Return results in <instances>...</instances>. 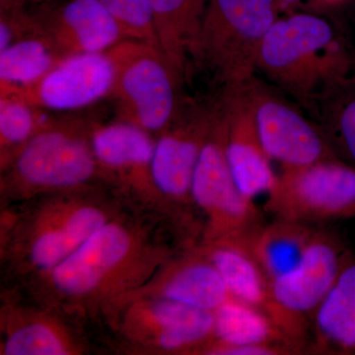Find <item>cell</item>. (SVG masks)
I'll return each mask as SVG.
<instances>
[{
    "mask_svg": "<svg viewBox=\"0 0 355 355\" xmlns=\"http://www.w3.org/2000/svg\"><path fill=\"white\" fill-rule=\"evenodd\" d=\"M173 230L164 217L128 207L60 265L23 284L24 294L73 320H105L181 250L167 241Z\"/></svg>",
    "mask_w": 355,
    "mask_h": 355,
    "instance_id": "cell-1",
    "label": "cell"
},
{
    "mask_svg": "<svg viewBox=\"0 0 355 355\" xmlns=\"http://www.w3.org/2000/svg\"><path fill=\"white\" fill-rule=\"evenodd\" d=\"M128 207H132L108 186L51 193L2 207L4 272L23 284L50 272Z\"/></svg>",
    "mask_w": 355,
    "mask_h": 355,
    "instance_id": "cell-2",
    "label": "cell"
},
{
    "mask_svg": "<svg viewBox=\"0 0 355 355\" xmlns=\"http://www.w3.org/2000/svg\"><path fill=\"white\" fill-rule=\"evenodd\" d=\"M258 69L309 110L355 72L343 32L328 18L301 11L275 21L261 44Z\"/></svg>",
    "mask_w": 355,
    "mask_h": 355,
    "instance_id": "cell-3",
    "label": "cell"
},
{
    "mask_svg": "<svg viewBox=\"0 0 355 355\" xmlns=\"http://www.w3.org/2000/svg\"><path fill=\"white\" fill-rule=\"evenodd\" d=\"M93 123L73 114L50 116L0 170L1 209L51 193L95 186L112 188L93 151Z\"/></svg>",
    "mask_w": 355,
    "mask_h": 355,
    "instance_id": "cell-4",
    "label": "cell"
},
{
    "mask_svg": "<svg viewBox=\"0 0 355 355\" xmlns=\"http://www.w3.org/2000/svg\"><path fill=\"white\" fill-rule=\"evenodd\" d=\"M279 14L275 0H209L193 64L209 71L220 88L249 83Z\"/></svg>",
    "mask_w": 355,
    "mask_h": 355,
    "instance_id": "cell-5",
    "label": "cell"
},
{
    "mask_svg": "<svg viewBox=\"0 0 355 355\" xmlns=\"http://www.w3.org/2000/svg\"><path fill=\"white\" fill-rule=\"evenodd\" d=\"M114 65L116 120L157 137L171 123L184 96V79L157 46L125 40L108 51Z\"/></svg>",
    "mask_w": 355,
    "mask_h": 355,
    "instance_id": "cell-6",
    "label": "cell"
},
{
    "mask_svg": "<svg viewBox=\"0 0 355 355\" xmlns=\"http://www.w3.org/2000/svg\"><path fill=\"white\" fill-rule=\"evenodd\" d=\"M216 121L214 99L184 97L171 123L156 137L153 175L180 232L198 239L202 224L191 200V182Z\"/></svg>",
    "mask_w": 355,
    "mask_h": 355,
    "instance_id": "cell-7",
    "label": "cell"
},
{
    "mask_svg": "<svg viewBox=\"0 0 355 355\" xmlns=\"http://www.w3.org/2000/svg\"><path fill=\"white\" fill-rule=\"evenodd\" d=\"M214 106V128L203 146L191 182V200L202 223L198 243H226L245 248L265 221L253 200L242 195L233 179L224 153L216 100Z\"/></svg>",
    "mask_w": 355,
    "mask_h": 355,
    "instance_id": "cell-8",
    "label": "cell"
},
{
    "mask_svg": "<svg viewBox=\"0 0 355 355\" xmlns=\"http://www.w3.org/2000/svg\"><path fill=\"white\" fill-rule=\"evenodd\" d=\"M128 349L198 355L214 340V313L154 297H130L105 319Z\"/></svg>",
    "mask_w": 355,
    "mask_h": 355,
    "instance_id": "cell-9",
    "label": "cell"
},
{
    "mask_svg": "<svg viewBox=\"0 0 355 355\" xmlns=\"http://www.w3.org/2000/svg\"><path fill=\"white\" fill-rule=\"evenodd\" d=\"M266 209L275 218L311 225L355 218V167L331 158L284 169L268 193Z\"/></svg>",
    "mask_w": 355,
    "mask_h": 355,
    "instance_id": "cell-10",
    "label": "cell"
},
{
    "mask_svg": "<svg viewBox=\"0 0 355 355\" xmlns=\"http://www.w3.org/2000/svg\"><path fill=\"white\" fill-rule=\"evenodd\" d=\"M354 257L342 238L317 227L298 265L270 284V295L292 340L307 354L311 318Z\"/></svg>",
    "mask_w": 355,
    "mask_h": 355,
    "instance_id": "cell-11",
    "label": "cell"
},
{
    "mask_svg": "<svg viewBox=\"0 0 355 355\" xmlns=\"http://www.w3.org/2000/svg\"><path fill=\"white\" fill-rule=\"evenodd\" d=\"M156 137L123 121L93 123L91 144L108 183L135 209L158 214L178 229L156 189L153 160Z\"/></svg>",
    "mask_w": 355,
    "mask_h": 355,
    "instance_id": "cell-12",
    "label": "cell"
},
{
    "mask_svg": "<svg viewBox=\"0 0 355 355\" xmlns=\"http://www.w3.org/2000/svg\"><path fill=\"white\" fill-rule=\"evenodd\" d=\"M257 130L266 153L284 169L338 158L317 123L254 77L249 83Z\"/></svg>",
    "mask_w": 355,
    "mask_h": 355,
    "instance_id": "cell-13",
    "label": "cell"
},
{
    "mask_svg": "<svg viewBox=\"0 0 355 355\" xmlns=\"http://www.w3.org/2000/svg\"><path fill=\"white\" fill-rule=\"evenodd\" d=\"M62 311L8 292L0 309V354L80 355L88 343Z\"/></svg>",
    "mask_w": 355,
    "mask_h": 355,
    "instance_id": "cell-14",
    "label": "cell"
},
{
    "mask_svg": "<svg viewBox=\"0 0 355 355\" xmlns=\"http://www.w3.org/2000/svg\"><path fill=\"white\" fill-rule=\"evenodd\" d=\"M249 83L239 87L220 88L214 100L229 169L242 195L254 202L261 193L272 191L277 176L259 137Z\"/></svg>",
    "mask_w": 355,
    "mask_h": 355,
    "instance_id": "cell-15",
    "label": "cell"
},
{
    "mask_svg": "<svg viewBox=\"0 0 355 355\" xmlns=\"http://www.w3.org/2000/svg\"><path fill=\"white\" fill-rule=\"evenodd\" d=\"M114 83V62L105 51L71 55L37 83L0 87V93L17 96L42 110L72 112L110 97Z\"/></svg>",
    "mask_w": 355,
    "mask_h": 355,
    "instance_id": "cell-16",
    "label": "cell"
},
{
    "mask_svg": "<svg viewBox=\"0 0 355 355\" xmlns=\"http://www.w3.org/2000/svg\"><path fill=\"white\" fill-rule=\"evenodd\" d=\"M33 32L64 57L105 53L128 40L99 0H51L30 11Z\"/></svg>",
    "mask_w": 355,
    "mask_h": 355,
    "instance_id": "cell-17",
    "label": "cell"
},
{
    "mask_svg": "<svg viewBox=\"0 0 355 355\" xmlns=\"http://www.w3.org/2000/svg\"><path fill=\"white\" fill-rule=\"evenodd\" d=\"M130 297L168 299L209 312L233 298L216 266L195 246L178 251L153 279L123 300Z\"/></svg>",
    "mask_w": 355,
    "mask_h": 355,
    "instance_id": "cell-18",
    "label": "cell"
},
{
    "mask_svg": "<svg viewBox=\"0 0 355 355\" xmlns=\"http://www.w3.org/2000/svg\"><path fill=\"white\" fill-rule=\"evenodd\" d=\"M307 354H355V257L310 320Z\"/></svg>",
    "mask_w": 355,
    "mask_h": 355,
    "instance_id": "cell-19",
    "label": "cell"
},
{
    "mask_svg": "<svg viewBox=\"0 0 355 355\" xmlns=\"http://www.w3.org/2000/svg\"><path fill=\"white\" fill-rule=\"evenodd\" d=\"M195 247L216 266L233 298L263 311L288 336L284 318L270 295V282L244 248L226 243H198Z\"/></svg>",
    "mask_w": 355,
    "mask_h": 355,
    "instance_id": "cell-20",
    "label": "cell"
},
{
    "mask_svg": "<svg viewBox=\"0 0 355 355\" xmlns=\"http://www.w3.org/2000/svg\"><path fill=\"white\" fill-rule=\"evenodd\" d=\"M209 0H150L159 48L186 79Z\"/></svg>",
    "mask_w": 355,
    "mask_h": 355,
    "instance_id": "cell-21",
    "label": "cell"
},
{
    "mask_svg": "<svg viewBox=\"0 0 355 355\" xmlns=\"http://www.w3.org/2000/svg\"><path fill=\"white\" fill-rule=\"evenodd\" d=\"M316 229L311 224L275 218L272 223L265 222L244 249L270 284L298 265Z\"/></svg>",
    "mask_w": 355,
    "mask_h": 355,
    "instance_id": "cell-22",
    "label": "cell"
},
{
    "mask_svg": "<svg viewBox=\"0 0 355 355\" xmlns=\"http://www.w3.org/2000/svg\"><path fill=\"white\" fill-rule=\"evenodd\" d=\"M214 313V340L225 345H284L302 349L263 311L231 298Z\"/></svg>",
    "mask_w": 355,
    "mask_h": 355,
    "instance_id": "cell-23",
    "label": "cell"
},
{
    "mask_svg": "<svg viewBox=\"0 0 355 355\" xmlns=\"http://www.w3.org/2000/svg\"><path fill=\"white\" fill-rule=\"evenodd\" d=\"M310 111L336 156L355 167V72L327 91Z\"/></svg>",
    "mask_w": 355,
    "mask_h": 355,
    "instance_id": "cell-24",
    "label": "cell"
},
{
    "mask_svg": "<svg viewBox=\"0 0 355 355\" xmlns=\"http://www.w3.org/2000/svg\"><path fill=\"white\" fill-rule=\"evenodd\" d=\"M65 58L46 37L28 35L0 51V87L31 85Z\"/></svg>",
    "mask_w": 355,
    "mask_h": 355,
    "instance_id": "cell-25",
    "label": "cell"
},
{
    "mask_svg": "<svg viewBox=\"0 0 355 355\" xmlns=\"http://www.w3.org/2000/svg\"><path fill=\"white\" fill-rule=\"evenodd\" d=\"M17 96L0 93V170L43 128L50 116Z\"/></svg>",
    "mask_w": 355,
    "mask_h": 355,
    "instance_id": "cell-26",
    "label": "cell"
},
{
    "mask_svg": "<svg viewBox=\"0 0 355 355\" xmlns=\"http://www.w3.org/2000/svg\"><path fill=\"white\" fill-rule=\"evenodd\" d=\"M121 26L128 40L159 46L150 0H99Z\"/></svg>",
    "mask_w": 355,
    "mask_h": 355,
    "instance_id": "cell-27",
    "label": "cell"
},
{
    "mask_svg": "<svg viewBox=\"0 0 355 355\" xmlns=\"http://www.w3.org/2000/svg\"><path fill=\"white\" fill-rule=\"evenodd\" d=\"M298 354L293 349L284 345H225L210 342L200 349L198 355H291Z\"/></svg>",
    "mask_w": 355,
    "mask_h": 355,
    "instance_id": "cell-28",
    "label": "cell"
},
{
    "mask_svg": "<svg viewBox=\"0 0 355 355\" xmlns=\"http://www.w3.org/2000/svg\"><path fill=\"white\" fill-rule=\"evenodd\" d=\"M51 0H0V14L28 12Z\"/></svg>",
    "mask_w": 355,
    "mask_h": 355,
    "instance_id": "cell-29",
    "label": "cell"
},
{
    "mask_svg": "<svg viewBox=\"0 0 355 355\" xmlns=\"http://www.w3.org/2000/svg\"><path fill=\"white\" fill-rule=\"evenodd\" d=\"M304 0H275L280 12H293Z\"/></svg>",
    "mask_w": 355,
    "mask_h": 355,
    "instance_id": "cell-30",
    "label": "cell"
},
{
    "mask_svg": "<svg viewBox=\"0 0 355 355\" xmlns=\"http://www.w3.org/2000/svg\"><path fill=\"white\" fill-rule=\"evenodd\" d=\"M314 1L318 2L319 4H324V6H338V4L342 3V2H345V0H314Z\"/></svg>",
    "mask_w": 355,
    "mask_h": 355,
    "instance_id": "cell-31",
    "label": "cell"
}]
</instances>
